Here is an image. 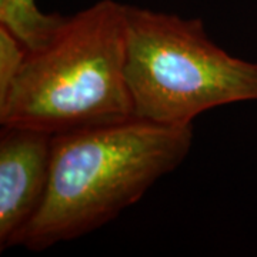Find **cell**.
<instances>
[{
	"label": "cell",
	"instance_id": "3957f363",
	"mask_svg": "<svg viewBox=\"0 0 257 257\" xmlns=\"http://www.w3.org/2000/svg\"><path fill=\"white\" fill-rule=\"evenodd\" d=\"M126 22L135 117L184 127L214 107L257 100V63L214 43L202 19L127 5Z\"/></svg>",
	"mask_w": 257,
	"mask_h": 257
},
{
	"label": "cell",
	"instance_id": "8992f818",
	"mask_svg": "<svg viewBox=\"0 0 257 257\" xmlns=\"http://www.w3.org/2000/svg\"><path fill=\"white\" fill-rule=\"evenodd\" d=\"M28 47L10 29L0 25V100L6 97L15 82Z\"/></svg>",
	"mask_w": 257,
	"mask_h": 257
},
{
	"label": "cell",
	"instance_id": "6da1fadb",
	"mask_svg": "<svg viewBox=\"0 0 257 257\" xmlns=\"http://www.w3.org/2000/svg\"><path fill=\"white\" fill-rule=\"evenodd\" d=\"M192 126L139 117L55 135L46 194L18 246L43 251L110 223L183 163Z\"/></svg>",
	"mask_w": 257,
	"mask_h": 257
},
{
	"label": "cell",
	"instance_id": "5b68a950",
	"mask_svg": "<svg viewBox=\"0 0 257 257\" xmlns=\"http://www.w3.org/2000/svg\"><path fill=\"white\" fill-rule=\"evenodd\" d=\"M64 19L57 13H43L36 0H0V25L10 29L28 50L45 46Z\"/></svg>",
	"mask_w": 257,
	"mask_h": 257
},
{
	"label": "cell",
	"instance_id": "277c9868",
	"mask_svg": "<svg viewBox=\"0 0 257 257\" xmlns=\"http://www.w3.org/2000/svg\"><path fill=\"white\" fill-rule=\"evenodd\" d=\"M52 139L37 128L2 126L0 250L18 246L42 206L50 176Z\"/></svg>",
	"mask_w": 257,
	"mask_h": 257
},
{
	"label": "cell",
	"instance_id": "7a4b0ae2",
	"mask_svg": "<svg viewBox=\"0 0 257 257\" xmlns=\"http://www.w3.org/2000/svg\"><path fill=\"white\" fill-rule=\"evenodd\" d=\"M126 8L99 0L66 16L45 46L28 50L0 100V124L55 136L135 117L124 73Z\"/></svg>",
	"mask_w": 257,
	"mask_h": 257
}]
</instances>
